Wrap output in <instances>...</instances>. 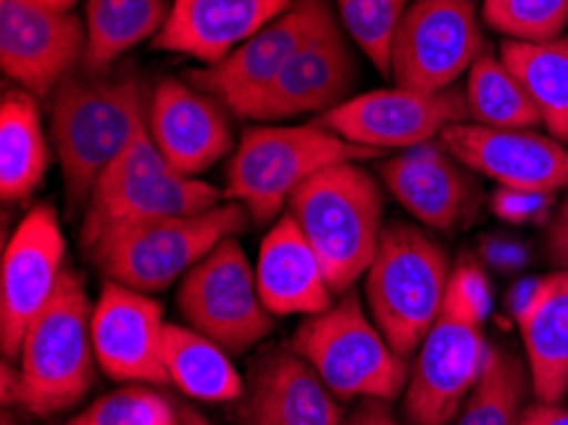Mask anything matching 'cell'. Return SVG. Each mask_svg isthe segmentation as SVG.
I'll return each mask as SVG.
<instances>
[{
    "instance_id": "20",
    "label": "cell",
    "mask_w": 568,
    "mask_h": 425,
    "mask_svg": "<svg viewBox=\"0 0 568 425\" xmlns=\"http://www.w3.org/2000/svg\"><path fill=\"white\" fill-rule=\"evenodd\" d=\"M225 105L196 87L163 80L151 92L149 133L171 166L200 179L232 151V128Z\"/></svg>"
},
{
    "instance_id": "29",
    "label": "cell",
    "mask_w": 568,
    "mask_h": 425,
    "mask_svg": "<svg viewBox=\"0 0 568 425\" xmlns=\"http://www.w3.org/2000/svg\"><path fill=\"white\" fill-rule=\"evenodd\" d=\"M467 80V108L469 120L487 128H536L540 115L532 105L523 82L507 67L500 54H493L487 47L479 51Z\"/></svg>"
},
{
    "instance_id": "21",
    "label": "cell",
    "mask_w": 568,
    "mask_h": 425,
    "mask_svg": "<svg viewBox=\"0 0 568 425\" xmlns=\"http://www.w3.org/2000/svg\"><path fill=\"white\" fill-rule=\"evenodd\" d=\"M291 6L294 0H174L153 49L220 64Z\"/></svg>"
},
{
    "instance_id": "33",
    "label": "cell",
    "mask_w": 568,
    "mask_h": 425,
    "mask_svg": "<svg viewBox=\"0 0 568 425\" xmlns=\"http://www.w3.org/2000/svg\"><path fill=\"white\" fill-rule=\"evenodd\" d=\"M67 425H184L166 397L145 387H123L94 401Z\"/></svg>"
},
{
    "instance_id": "14",
    "label": "cell",
    "mask_w": 568,
    "mask_h": 425,
    "mask_svg": "<svg viewBox=\"0 0 568 425\" xmlns=\"http://www.w3.org/2000/svg\"><path fill=\"white\" fill-rule=\"evenodd\" d=\"M88 26L37 0H0V67L33 98H47L84 62Z\"/></svg>"
},
{
    "instance_id": "18",
    "label": "cell",
    "mask_w": 568,
    "mask_h": 425,
    "mask_svg": "<svg viewBox=\"0 0 568 425\" xmlns=\"http://www.w3.org/2000/svg\"><path fill=\"white\" fill-rule=\"evenodd\" d=\"M163 340L166 324L159 301L115 281L102 285L92 308V344L105 375L123 383L166 385Z\"/></svg>"
},
{
    "instance_id": "22",
    "label": "cell",
    "mask_w": 568,
    "mask_h": 425,
    "mask_svg": "<svg viewBox=\"0 0 568 425\" xmlns=\"http://www.w3.org/2000/svg\"><path fill=\"white\" fill-rule=\"evenodd\" d=\"M257 291L273 316H316L334 306L329 277L294 216L281 214L255 265Z\"/></svg>"
},
{
    "instance_id": "7",
    "label": "cell",
    "mask_w": 568,
    "mask_h": 425,
    "mask_svg": "<svg viewBox=\"0 0 568 425\" xmlns=\"http://www.w3.org/2000/svg\"><path fill=\"white\" fill-rule=\"evenodd\" d=\"M19 403L33 415L69 411L94 383L92 306L82 275L67 271L21 344Z\"/></svg>"
},
{
    "instance_id": "25",
    "label": "cell",
    "mask_w": 568,
    "mask_h": 425,
    "mask_svg": "<svg viewBox=\"0 0 568 425\" xmlns=\"http://www.w3.org/2000/svg\"><path fill=\"white\" fill-rule=\"evenodd\" d=\"M49 166V145L37 98L6 90L0 102V196L6 204L23 202L41 186Z\"/></svg>"
},
{
    "instance_id": "9",
    "label": "cell",
    "mask_w": 568,
    "mask_h": 425,
    "mask_svg": "<svg viewBox=\"0 0 568 425\" xmlns=\"http://www.w3.org/2000/svg\"><path fill=\"white\" fill-rule=\"evenodd\" d=\"M176 306L189 328L240 354L271 334L273 314L257 291L255 267L235 237L217 247L182 277Z\"/></svg>"
},
{
    "instance_id": "4",
    "label": "cell",
    "mask_w": 568,
    "mask_h": 425,
    "mask_svg": "<svg viewBox=\"0 0 568 425\" xmlns=\"http://www.w3.org/2000/svg\"><path fill=\"white\" fill-rule=\"evenodd\" d=\"M452 267L446 250L424 230L395 222L365 273L369 314L403 360L413 357L442 316Z\"/></svg>"
},
{
    "instance_id": "8",
    "label": "cell",
    "mask_w": 568,
    "mask_h": 425,
    "mask_svg": "<svg viewBox=\"0 0 568 425\" xmlns=\"http://www.w3.org/2000/svg\"><path fill=\"white\" fill-rule=\"evenodd\" d=\"M294 350L342 401L390 403L408 387V360L393 350L352 291L298 326Z\"/></svg>"
},
{
    "instance_id": "30",
    "label": "cell",
    "mask_w": 568,
    "mask_h": 425,
    "mask_svg": "<svg viewBox=\"0 0 568 425\" xmlns=\"http://www.w3.org/2000/svg\"><path fill=\"white\" fill-rule=\"evenodd\" d=\"M530 375L510 352L493 346L479 383L471 389L456 425H520Z\"/></svg>"
},
{
    "instance_id": "2",
    "label": "cell",
    "mask_w": 568,
    "mask_h": 425,
    "mask_svg": "<svg viewBox=\"0 0 568 425\" xmlns=\"http://www.w3.org/2000/svg\"><path fill=\"white\" fill-rule=\"evenodd\" d=\"M301 232L322 260L334 293H347L367 273L383 237V192L363 163L318 171L288 202Z\"/></svg>"
},
{
    "instance_id": "38",
    "label": "cell",
    "mask_w": 568,
    "mask_h": 425,
    "mask_svg": "<svg viewBox=\"0 0 568 425\" xmlns=\"http://www.w3.org/2000/svg\"><path fill=\"white\" fill-rule=\"evenodd\" d=\"M342 425H400L385 401H367L357 407Z\"/></svg>"
},
{
    "instance_id": "28",
    "label": "cell",
    "mask_w": 568,
    "mask_h": 425,
    "mask_svg": "<svg viewBox=\"0 0 568 425\" xmlns=\"http://www.w3.org/2000/svg\"><path fill=\"white\" fill-rule=\"evenodd\" d=\"M169 0H90L88 49L82 69L90 74L110 72L128 49L156 39L169 19Z\"/></svg>"
},
{
    "instance_id": "6",
    "label": "cell",
    "mask_w": 568,
    "mask_h": 425,
    "mask_svg": "<svg viewBox=\"0 0 568 425\" xmlns=\"http://www.w3.org/2000/svg\"><path fill=\"white\" fill-rule=\"evenodd\" d=\"M222 196L225 194L217 186L184 176L171 166L145 123L94 184L80 230L82 250L88 253L108 234L133 224L204 212L217 206Z\"/></svg>"
},
{
    "instance_id": "36",
    "label": "cell",
    "mask_w": 568,
    "mask_h": 425,
    "mask_svg": "<svg viewBox=\"0 0 568 425\" xmlns=\"http://www.w3.org/2000/svg\"><path fill=\"white\" fill-rule=\"evenodd\" d=\"M479 253L489 267H495V271L500 273L520 271V267L528 265L530 260L528 245H523V242L515 237H505L500 232L485 234L479 242Z\"/></svg>"
},
{
    "instance_id": "31",
    "label": "cell",
    "mask_w": 568,
    "mask_h": 425,
    "mask_svg": "<svg viewBox=\"0 0 568 425\" xmlns=\"http://www.w3.org/2000/svg\"><path fill=\"white\" fill-rule=\"evenodd\" d=\"M344 31L365 51L381 74L390 77L395 31L408 11V0H337Z\"/></svg>"
},
{
    "instance_id": "39",
    "label": "cell",
    "mask_w": 568,
    "mask_h": 425,
    "mask_svg": "<svg viewBox=\"0 0 568 425\" xmlns=\"http://www.w3.org/2000/svg\"><path fill=\"white\" fill-rule=\"evenodd\" d=\"M520 425H568V405L564 403H536L525 407Z\"/></svg>"
},
{
    "instance_id": "1",
    "label": "cell",
    "mask_w": 568,
    "mask_h": 425,
    "mask_svg": "<svg viewBox=\"0 0 568 425\" xmlns=\"http://www.w3.org/2000/svg\"><path fill=\"white\" fill-rule=\"evenodd\" d=\"M149 92L135 72H74L51 94V143L69 210L88 206L98 184L133 135L149 123Z\"/></svg>"
},
{
    "instance_id": "16",
    "label": "cell",
    "mask_w": 568,
    "mask_h": 425,
    "mask_svg": "<svg viewBox=\"0 0 568 425\" xmlns=\"http://www.w3.org/2000/svg\"><path fill=\"white\" fill-rule=\"evenodd\" d=\"M334 16L329 0H294V6L237 47L225 62L192 72L196 90L212 94L230 112L245 108Z\"/></svg>"
},
{
    "instance_id": "5",
    "label": "cell",
    "mask_w": 568,
    "mask_h": 425,
    "mask_svg": "<svg viewBox=\"0 0 568 425\" xmlns=\"http://www.w3.org/2000/svg\"><path fill=\"white\" fill-rule=\"evenodd\" d=\"M251 222L237 202H220L196 214H174L118 230L88 250L108 281L141 293H159L184 277L222 240L235 237Z\"/></svg>"
},
{
    "instance_id": "40",
    "label": "cell",
    "mask_w": 568,
    "mask_h": 425,
    "mask_svg": "<svg viewBox=\"0 0 568 425\" xmlns=\"http://www.w3.org/2000/svg\"><path fill=\"white\" fill-rule=\"evenodd\" d=\"M179 413H182V421H184V425H212L210 421L202 418L200 413L192 411V407H189V405H182V407H179Z\"/></svg>"
},
{
    "instance_id": "35",
    "label": "cell",
    "mask_w": 568,
    "mask_h": 425,
    "mask_svg": "<svg viewBox=\"0 0 568 425\" xmlns=\"http://www.w3.org/2000/svg\"><path fill=\"white\" fill-rule=\"evenodd\" d=\"M446 301L477 316L479 321H487L489 311H493V289H489L485 271L471 260H462L452 271Z\"/></svg>"
},
{
    "instance_id": "15",
    "label": "cell",
    "mask_w": 568,
    "mask_h": 425,
    "mask_svg": "<svg viewBox=\"0 0 568 425\" xmlns=\"http://www.w3.org/2000/svg\"><path fill=\"white\" fill-rule=\"evenodd\" d=\"M456 161L503 189L564 192L568 189V149L532 128H487L456 123L438 135Z\"/></svg>"
},
{
    "instance_id": "34",
    "label": "cell",
    "mask_w": 568,
    "mask_h": 425,
    "mask_svg": "<svg viewBox=\"0 0 568 425\" xmlns=\"http://www.w3.org/2000/svg\"><path fill=\"white\" fill-rule=\"evenodd\" d=\"M554 192H525V189H503L497 186L493 196V212L497 220L515 227L523 224H548L556 212Z\"/></svg>"
},
{
    "instance_id": "13",
    "label": "cell",
    "mask_w": 568,
    "mask_h": 425,
    "mask_svg": "<svg viewBox=\"0 0 568 425\" xmlns=\"http://www.w3.org/2000/svg\"><path fill=\"white\" fill-rule=\"evenodd\" d=\"M64 255L57 212L37 204L13 230L0 265V346L6 360L19 357L26 328L57 293L67 273Z\"/></svg>"
},
{
    "instance_id": "17",
    "label": "cell",
    "mask_w": 568,
    "mask_h": 425,
    "mask_svg": "<svg viewBox=\"0 0 568 425\" xmlns=\"http://www.w3.org/2000/svg\"><path fill=\"white\" fill-rule=\"evenodd\" d=\"M355 57L337 23L324 26L278 77L235 115L255 123H278L306 112H329L355 84Z\"/></svg>"
},
{
    "instance_id": "24",
    "label": "cell",
    "mask_w": 568,
    "mask_h": 425,
    "mask_svg": "<svg viewBox=\"0 0 568 425\" xmlns=\"http://www.w3.org/2000/svg\"><path fill=\"white\" fill-rule=\"evenodd\" d=\"M520 326L532 395L564 403L568 387V267L540 277L536 298L515 318Z\"/></svg>"
},
{
    "instance_id": "41",
    "label": "cell",
    "mask_w": 568,
    "mask_h": 425,
    "mask_svg": "<svg viewBox=\"0 0 568 425\" xmlns=\"http://www.w3.org/2000/svg\"><path fill=\"white\" fill-rule=\"evenodd\" d=\"M41 6H49V8H57V11H69L77 0H37Z\"/></svg>"
},
{
    "instance_id": "11",
    "label": "cell",
    "mask_w": 568,
    "mask_h": 425,
    "mask_svg": "<svg viewBox=\"0 0 568 425\" xmlns=\"http://www.w3.org/2000/svg\"><path fill=\"white\" fill-rule=\"evenodd\" d=\"M485 47L475 0H413L395 31L390 77L408 90L444 92Z\"/></svg>"
},
{
    "instance_id": "3",
    "label": "cell",
    "mask_w": 568,
    "mask_h": 425,
    "mask_svg": "<svg viewBox=\"0 0 568 425\" xmlns=\"http://www.w3.org/2000/svg\"><path fill=\"white\" fill-rule=\"evenodd\" d=\"M383 151L344 141L329 128L312 125H255L247 128L227 169L225 196L243 204L251 220L268 224L278 220L298 186L318 171L337 163H363Z\"/></svg>"
},
{
    "instance_id": "19",
    "label": "cell",
    "mask_w": 568,
    "mask_h": 425,
    "mask_svg": "<svg viewBox=\"0 0 568 425\" xmlns=\"http://www.w3.org/2000/svg\"><path fill=\"white\" fill-rule=\"evenodd\" d=\"M464 169L442 141H428L385 161L381 173L403 210L426 227L452 232L467 224L479 206L477 181Z\"/></svg>"
},
{
    "instance_id": "37",
    "label": "cell",
    "mask_w": 568,
    "mask_h": 425,
    "mask_svg": "<svg viewBox=\"0 0 568 425\" xmlns=\"http://www.w3.org/2000/svg\"><path fill=\"white\" fill-rule=\"evenodd\" d=\"M546 255L556 267H568V196L556 206L548 222Z\"/></svg>"
},
{
    "instance_id": "27",
    "label": "cell",
    "mask_w": 568,
    "mask_h": 425,
    "mask_svg": "<svg viewBox=\"0 0 568 425\" xmlns=\"http://www.w3.org/2000/svg\"><path fill=\"white\" fill-rule=\"evenodd\" d=\"M500 59L530 94L548 135L568 145V37L505 41Z\"/></svg>"
},
{
    "instance_id": "32",
    "label": "cell",
    "mask_w": 568,
    "mask_h": 425,
    "mask_svg": "<svg viewBox=\"0 0 568 425\" xmlns=\"http://www.w3.org/2000/svg\"><path fill=\"white\" fill-rule=\"evenodd\" d=\"M485 21L507 41H550L564 37L568 0H485Z\"/></svg>"
},
{
    "instance_id": "42",
    "label": "cell",
    "mask_w": 568,
    "mask_h": 425,
    "mask_svg": "<svg viewBox=\"0 0 568 425\" xmlns=\"http://www.w3.org/2000/svg\"><path fill=\"white\" fill-rule=\"evenodd\" d=\"M564 403H568V387H566V395H564Z\"/></svg>"
},
{
    "instance_id": "23",
    "label": "cell",
    "mask_w": 568,
    "mask_h": 425,
    "mask_svg": "<svg viewBox=\"0 0 568 425\" xmlns=\"http://www.w3.org/2000/svg\"><path fill=\"white\" fill-rule=\"evenodd\" d=\"M337 395L296 350H278L251 375L247 425H342Z\"/></svg>"
},
{
    "instance_id": "10",
    "label": "cell",
    "mask_w": 568,
    "mask_h": 425,
    "mask_svg": "<svg viewBox=\"0 0 568 425\" xmlns=\"http://www.w3.org/2000/svg\"><path fill=\"white\" fill-rule=\"evenodd\" d=\"M489 350L485 321L444 301L442 316L418 346L403 395L408 423L452 425L479 383Z\"/></svg>"
},
{
    "instance_id": "12",
    "label": "cell",
    "mask_w": 568,
    "mask_h": 425,
    "mask_svg": "<svg viewBox=\"0 0 568 425\" xmlns=\"http://www.w3.org/2000/svg\"><path fill=\"white\" fill-rule=\"evenodd\" d=\"M469 108L464 90L418 92L395 84L393 90H373L339 102L316 120L344 141L375 151L413 149L436 141L449 125L467 123Z\"/></svg>"
},
{
    "instance_id": "26",
    "label": "cell",
    "mask_w": 568,
    "mask_h": 425,
    "mask_svg": "<svg viewBox=\"0 0 568 425\" xmlns=\"http://www.w3.org/2000/svg\"><path fill=\"white\" fill-rule=\"evenodd\" d=\"M230 352L189 326L166 324L163 364L169 383L202 403H232L245 395V383L227 357Z\"/></svg>"
}]
</instances>
